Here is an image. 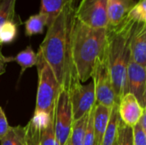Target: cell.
<instances>
[{
    "label": "cell",
    "instance_id": "obj_14",
    "mask_svg": "<svg viewBox=\"0 0 146 145\" xmlns=\"http://www.w3.org/2000/svg\"><path fill=\"white\" fill-rule=\"evenodd\" d=\"M78 2L79 0H41L39 12L47 16L48 26L64 6L68 3L77 5Z\"/></svg>",
    "mask_w": 146,
    "mask_h": 145
},
{
    "label": "cell",
    "instance_id": "obj_27",
    "mask_svg": "<svg viewBox=\"0 0 146 145\" xmlns=\"http://www.w3.org/2000/svg\"><path fill=\"white\" fill-rule=\"evenodd\" d=\"M133 145H146V131L137 123L133 127Z\"/></svg>",
    "mask_w": 146,
    "mask_h": 145
},
{
    "label": "cell",
    "instance_id": "obj_25",
    "mask_svg": "<svg viewBox=\"0 0 146 145\" xmlns=\"http://www.w3.org/2000/svg\"><path fill=\"white\" fill-rule=\"evenodd\" d=\"M39 145H60L55 135L54 121L49 125L46 129L40 132Z\"/></svg>",
    "mask_w": 146,
    "mask_h": 145
},
{
    "label": "cell",
    "instance_id": "obj_5",
    "mask_svg": "<svg viewBox=\"0 0 146 145\" xmlns=\"http://www.w3.org/2000/svg\"><path fill=\"white\" fill-rule=\"evenodd\" d=\"M92 78L93 79L96 103L112 108L115 103V99L104 50L96 61Z\"/></svg>",
    "mask_w": 146,
    "mask_h": 145
},
{
    "label": "cell",
    "instance_id": "obj_23",
    "mask_svg": "<svg viewBox=\"0 0 146 145\" xmlns=\"http://www.w3.org/2000/svg\"><path fill=\"white\" fill-rule=\"evenodd\" d=\"M117 145H133V127L124 124L121 118L119 121L117 135H116Z\"/></svg>",
    "mask_w": 146,
    "mask_h": 145
},
{
    "label": "cell",
    "instance_id": "obj_31",
    "mask_svg": "<svg viewBox=\"0 0 146 145\" xmlns=\"http://www.w3.org/2000/svg\"><path fill=\"white\" fill-rule=\"evenodd\" d=\"M65 145H70V143H69V140L68 139V141H67V143L65 144Z\"/></svg>",
    "mask_w": 146,
    "mask_h": 145
},
{
    "label": "cell",
    "instance_id": "obj_16",
    "mask_svg": "<svg viewBox=\"0 0 146 145\" xmlns=\"http://www.w3.org/2000/svg\"><path fill=\"white\" fill-rule=\"evenodd\" d=\"M48 19L47 16L40 12L36 15H33L24 22L25 34L27 37H32L37 34H42L44 29L47 26Z\"/></svg>",
    "mask_w": 146,
    "mask_h": 145
},
{
    "label": "cell",
    "instance_id": "obj_21",
    "mask_svg": "<svg viewBox=\"0 0 146 145\" xmlns=\"http://www.w3.org/2000/svg\"><path fill=\"white\" fill-rule=\"evenodd\" d=\"M25 126H10L7 134L0 139L1 145H24Z\"/></svg>",
    "mask_w": 146,
    "mask_h": 145
},
{
    "label": "cell",
    "instance_id": "obj_32",
    "mask_svg": "<svg viewBox=\"0 0 146 145\" xmlns=\"http://www.w3.org/2000/svg\"><path fill=\"white\" fill-rule=\"evenodd\" d=\"M114 145H117V144H116V141H115V143L114 144Z\"/></svg>",
    "mask_w": 146,
    "mask_h": 145
},
{
    "label": "cell",
    "instance_id": "obj_20",
    "mask_svg": "<svg viewBox=\"0 0 146 145\" xmlns=\"http://www.w3.org/2000/svg\"><path fill=\"white\" fill-rule=\"evenodd\" d=\"M16 0H0V26L6 21H20L15 12Z\"/></svg>",
    "mask_w": 146,
    "mask_h": 145
},
{
    "label": "cell",
    "instance_id": "obj_17",
    "mask_svg": "<svg viewBox=\"0 0 146 145\" xmlns=\"http://www.w3.org/2000/svg\"><path fill=\"white\" fill-rule=\"evenodd\" d=\"M15 61L18 65H20L21 70L20 75L29 68H32L37 64L38 62V55L34 52L31 45H28L25 50L19 52L15 57L11 56V62Z\"/></svg>",
    "mask_w": 146,
    "mask_h": 145
},
{
    "label": "cell",
    "instance_id": "obj_1",
    "mask_svg": "<svg viewBox=\"0 0 146 145\" xmlns=\"http://www.w3.org/2000/svg\"><path fill=\"white\" fill-rule=\"evenodd\" d=\"M75 7L68 3L59 11L47 26L45 37L38 49L61 88L66 91L74 80L79 79L71 59V32L75 21Z\"/></svg>",
    "mask_w": 146,
    "mask_h": 145
},
{
    "label": "cell",
    "instance_id": "obj_7",
    "mask_svg": "<svg viewBox=\"0 0 146 145\" xmlns=\"http://www.w3.org/2000/svg\"><path fill=\"white\" fill-rule=\"evenodd\" d=\"M75 19L93 28H107V0H80L75 7Z\"/></svg>",
    "mask_w": 146,
    "mask_h": 145
},
{
    "label": "cell",
    "instance_id": "obj_6",
    "mask_svg": "<svg viewBox=\"0 0 146 145\" xmlns=\"http://www.w3.org/2000/svg\"><path fill=\"white\" fill-rule=\"evenodd\" d=\"M68 91L72 106L74 121L79 120L87 115L96 104L93 82L83 85L77 79L69 85Z\"/></svg>",
    "mask_w": 146,
    "mask_h": 145
},
{
    "label": "cell",
    "instance_id": "obj_3",
    "mask_svg": "<svg viewBox=\"0 0 146 145\" xmlns=\"http://www.w3.org/2000/svg\"><path fill=\"white\" fill-rule=\"evenodd\" d=\"M106 38V28L90 27L75 19L71 32V59L81 83L92 77L96 61L104 50Z\"/></svg>",
    "mask_w": 146,
    "mask_h": 145
},
{
    "label": "cell",
    "instance_id": "obj_4",
    "mask_svg": "<svg viewBox=\"0 0 146 145\" xmlns=\"http://www.w3.org/2000/svg\"><path fill=\"white\" fill-rule=\"evenodd\" d=\"M38 85L36 97L35 109L45 111L50 115L54 114L56 103L61 91V86L57 82L56 76L45 62L42 55L38 51Z\"/></svg>",
    "mask_w": 146,
    "mask_h": 145
},
{
    "label": "cell",
    "instance_id": "obj_26",
    "mask_svg": "<svg viewBox=\"0 0 146 145\" xmlns=\"http://www.w3.org/2000/svg\"><path fill=\"white\" fill-rule=\"evenodd\" d=\"M93 111L94 107L90 110L88 115V120L84 136V144L94 145V130H93Z\"/></svg>",
    "mask_w": 146,
    "mask_h": 145
},
{
    "label": "cell",
    "instance_id": "obj_15",
    "mask_svg": "<svg viewBox=\"0 0 146 145\" xmlns=\"http://www.w3.org/2000/svg\"><path fill=\"white\" fill-rule=\"evenodd\" d=\"M120 121V115L118 112V104L115 103L111 108L109 123L103 137L101 145H114L116 141L117 129Z\"/></svg>",
    "mask_w": 146,
    "mask_h": 145
},
{
    "label": "cell",
    "instance_id": "obj_33",
    "mask_svg": "<svg viewBox=\"0 0 146 145\" xmlns=\"http://www.w3.org/2000/svg\"><path fill=\"white\" fill-rule=\"evenodd\" d=\"M24 145H25V144H24Z\"/></svg>",
    "mask_w": 146,
    "mask_h": 145
},
{
    "label": "cell",
    "instance_id": "obj_10",
    "mask_svg": "<svg viewBox=\"0 0 146 145\" xmlns=\"http://www.w3.org/2000/svg\"><path fill=\"white\" fill-rule=\"evenodd\" d=\"M144 110L136 97L131 93L125 94L118 103V112L121 121L131 127L139 122Z\"/></svg>",
    "mask_w": 146,
    "mask_h": 145
},
{
    "label": "cell",
    "instance_id": "obj_12",
    "mask_svg": "<svg viewBox=\"0 0 146 145\" xmlns=\"http://www.w3.org/2000/svg\"><path fill=\"white\" fill-rule=\"evenodd\" d=\"M135 0H107L108 26H117L127 18Z\"/></svg>",
    "mask_w": 146,
    "mask_h": 145
},
{
    "label": "cell",
    "instance_id": "obj_11",
    "mask_svg": "<svg viewBox=\"0 0 146 145\" xmlns=\"http://www.w3.org/2000/svg\"><path fill=\"white\" fill-rule=\"evenodd\" d=\"M132 59L146 68V23H135L130 42Z\"/></svg>",
    "mask_w": 146,
    "mask_h": 145
},
{
    "label": "cell",
    "instance_id": "obj_9",
    "mask_svg": "<svg viewBox=\"0 0 146 145\" xmlns=\"http://www.w3.org/2000/svg\"><path fill=\"white\" fill-rule=\"evenodd\" d=\"M145 68L136 63L132 57L127 68V92L133 94L144 109L146 107Z\"/></svg>",
    "mask_w": 146,
    "mask_h": 145
},
{
    "label": "cell",
    "instance_id": "obj_19",
    "mask_svg": "<svg viewBox=\"0 0 146 145\" xmlns=\"http://www.w3.org/2000/svg\"><path fill=\"white\" fill-rule=\"evenodd\" d=\"M22 21H6L0 26V47L14 42L17 37L18 26Z\"/></svg>",
    "mask_w": 146,
    "mask_h": 145
},
{
    "label": "cell",
    "instance_id": "obj_18",
    "mask_svg": "<svg viewBox=\"0 0 146 145\" xmlns=\"http://www.w3.org/2000/svg\"><path fill=\"white\" fill-rule=\"evenodd\" d=\"M88 115H84L82 118L74 121L69 134V143L70 145H83L84 144V136L86 132Z\"/></svg>",
    "mask_w": 146,
    "mask_h": 145
},
{
    "label": "cell",
    "instance_id": "obj_24",
    "mask_svg": "<svg viewBox=\"0 0 146 145\" xmlns=\"http://www.w3.org/2000/svg\"><path fill=\"white\" fill-rule=\"evenodd\" d=\"M127 18L136 23H146V0H139L130 9Z\"/></svg>",
    "mask_w": 146,
    "mask_h": 145
},
{
    "label": "cell",
    "instance_id": "obj_22",
    "mask_svg": "<svg viewBox=\"0 0 146 145\" xmlns=\"http://www.w3.org/2000/svg\"><path fill=\"white\" fill-rule=\"evenodd\" d=\"M54 121V114L50 115L45 111L35 109L33 116L30 120L29 123L39 132L46 129L49 125Z\"/></svg>",
    "mask_w": 146,
    "mask_h": 145
},
{
    "label": "cell",
    "instance_id": "obj_29",
    "mask_svg": "<svg viewBox=\"0 0 146 145\" xmlns=\"http://www.w3.org/2000/svg\"><path fill=\"white\" fill-rule=\"evenodd\" d=\"M10 62H11V56L8 57V56H3L0 50V76L5 73L7 64Z\"/></svg>",
    "mask_w": 146,
    "mask_h": 145
},
{
    "label": "cell",
    "instance_id": "obj_13",
    "mask_svg": "<svg viewBox=\"0 0 146 145\" xmlns=\"http://www.w3.org/2000/svg\"><path fill=\"white\" fill-rule=\"evenodd\" d=\"M111 108L96 103L93 111V130H94V145H101L103 137L106 131Z\"/></svg>",
    "mask_w": 146,
    "mask_h": 145
},
{
    "label": "cell",
    "instance_id": "obj_28",
    "mask_svg": "<svg viewBox=\"0 0 146 145\" xmlns=\"http://www.w3.org/2000/svg\"><path fill=\"white\" fill-rule=\"evenodd\" d=\"M9 127L10 126H9L6 115L3 109L0 107V139L7 134L9 130Z\"/></svg>",
    "mask_w": 146,
    "mask_h": 145
},
{
    "label": "cell",
    "instance_id": "obj_30",
    "mask_svg": "<svg viewBox=\"0 0 146 145\" xmlns=\"http://www.w3.org/2000/svg\"><path fill=\"white\" fill-rule=\"evenodd\" d=\"M138 123L141 126V127H142L144 130H145L146 131V110L145 109L144 110V112H143V114H142L141 117L139 118V122H138Z\"/></svg>",
    "mask_w": 146,
    "mask_h": 145
},
{
    "label": "cell",
    "instance_id": "obj_8",
    "mask_svg": "<svg viewBox=\"0 0 146 145\" xmlns=\"http://www.w3.org/2000/svg\"><path fill=\"white\" fill-rule=\"evenodd\" d=\"M73 121L72 106L68 91L61 88L54 111L55 135L60 145H65L67 143Z\"/></svg>",
    "mask_w": 146,
    "mask_h": 145
},
{
    "label": "cell",
    "instance_id": "obj_2",
    "mask_svg": "<svg viewBox=\"0 0 146 145\" xmlns=\"http://www.w3.org/2000/svg\"><path fill=\"white\" fill-rule=\"evenodd\" d=\"M136 22L127 18L117 26L107 27L105 55L115 103L127 94V68L131 58L130 42Z\"/></svg>",
    "mask_w": 146,
    "mask_h": 145
}]
</instances>
